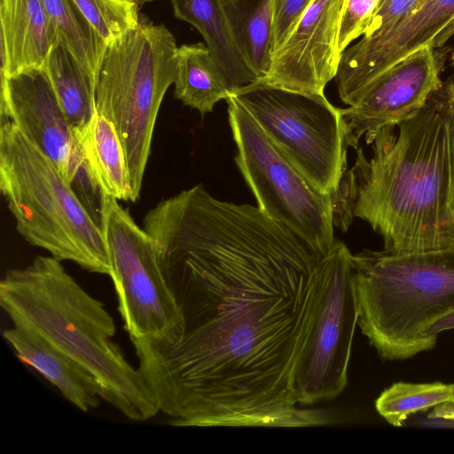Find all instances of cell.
Returning a JSON list of instances; mask_svg holds the SVG:
<instances>
[{
  "mask_svg": "<svg viewBox=\"0 0 454 454\" xmlns=\"http://www.w3.org/2000/svg\"><path fill=\"white\" fill-rule=\"evenodd\" d=\"M313 0H271L274 52L288 37Z\"/></svg>",
  "mask_w": 454,
  "mask_h": 454,
  "instance_id": "obj_26",
  "label": "cell"
},
{
  "mask_svg": "<svg viewBox=\"0 0 454 454\" xmlns=\"http://www.w3.org/2000/svg\"><path fill=\"white\" fill-rule=\"evenodd\" d=\"M276 150L317 189L333 195L347 168L342 108L324 93L298 91L258 79L232 94Z\"/></svg>",
  "mask_w": 454,
  "mask_h": 454,
  "instance_id": "obj_7",
  "label": "cell"
},
{
  "mask_svg": "<svg viewBox=\"0 0 454 454\" xmlns=\"http://www.w3.org/2000/svg\"><path fill=\"white\" fill-rule=\"evenodd\" d=\"M143 225L184 329L176 343L130 340L171 424H328L293 392L326 255L258 207L220 200L201 184L160 201Z\"/></svg>",
  "mask_w": 454,
  "mask_h": 454,
  "instance_id": "obj_1",
  "label": "cell"
},
{
  "mask_svg": "<svg viewBox=\"0 0 454 454\" xmlns=\"http://www.w3.org/2000/svg\"><path fill=\"white\" fill-rule=\"evenodd\" d=\"M358 317L352 254L336 239L322 262L313 318L294 367L299 405L330 401L344 390Z\"/></svg>",
  "mask_w": 454,
  "mask_h": 454,
  "instance_id": "obj_10",
  "label": "cell"
},
{
  "mask_svg": "<svg viewBox=\"0 0 454 454\" xmlns=\"http://www.w3.org/2000/svg\"><path fill=\"white\" fill-rule=\"evenodd\" d=\"M0 189L18 232L59 261L110 275L100 223L55 165L11 121L1 118Z\"/></svg>",
  "mask_w": 454,
  "mask_h": 454,
  "instance_id": "obj_5",
  "label": "cell"
},
{
  "mask_svg": "<svg viewBox=\"0 0 454 454\" xmlns=\"http://www.w3.org/2000/svg\"><path fill=\"white\" fill-rule=\"evenodd\" d=\"M74 134L88 172L100 194L131 201L126 155L113 122L96 110L88 124Z\"/></svg>",
  "mask_w": 454,
  "mask_h": 454,
  "instance_id": "obj_18",
  "label": "cell"
},
{
  "mask_svg": "<svg viewBox=\"0 0 454 454\" xmlns=\"http://www.w3.org/2000/svg\"><path fill=\"white\" fill-rule=\"evenodd\" d=\"M118 201L101 193L99 218L124 329L130 339L176 343L184 318L155 243Z\"/></svg>",
  "mask_w": 454,
  "mask_h": 454,
  "instance_id": "obj_8",
  "label": "cell"
},
{
  "mask_svg": "<svg viewBox=\"0 0 454 454\" xmlns=\"http://www.w3.org/2000/svg\"><path fill=\"white\" fill-rule=\"evenodd\" d=\"M235 46L246 67L264 78L271 65L273 14L271 0H222Z\"/></svg>",
  "mask_w": 454,
  "mask_h": 454,
  "instance_id": "obj_19",
  "label": "cell"
},
{
  "mask_svg": "<svg viewBox=\"0 0 454 454\" xmlns=\"http://www.w3.org/2000/svg\"><path fill=\"white\" fill-rule=\"evenodd\" d=\"M452 61H453V64H454V53L452 55Z\"/></svg>",
  "mask_w": 454,
  "mask_h": 454,
  "instance_id": "obj_30",
  "label": "cell"
},
{
  "mask_svg": "<svg viewBox=\"0 0 454 454\" xmlns=\"http://www.w3.org/2000/svg\"><path fill=\"white\" fill-rule=\"evenodd\" d=\"M344 1L313 0L273 53L269 73L262 80L294 90L324 93L340 59L338 32Z\"/></svg>",
  "mask_w": 454,
  "mask_h": 454,
  "instance_id": "obj_14",
  "label": "cell"
},
{
  "mask_svg": "<svg viewBox=\"0 0 454 454\" xmlns=\"http://www.w3.org/2000/svg\"><path fill=\"white\" fill-rule=\"evenodd\" d=\"M175 98L202 116L226 99L231 90L213 56L203 43L182 44L177 50Z\"/></svg>",
  "mask_w": 454,
  "mask_h": 454,
  "instance_id": "obj_20",
  "label": "cell"
},
{
  "mask_svg": "<svg viewBox=\"0 0 454 454\" xmlns=\"http://www.w3.org/2000/svg\"><path fill=\"white\" fill-rule=\"evenodd\" d=\"M130 1H133L135 2L138 6H141L146 3H149V2H152L153 0H130Z\"/></svg>",
  "mask_w": 454,
  "mask_h": 454,
  "instance_id": "obj_29",
  "label": "cell"
},
{
  "mask_svg": "<svg viewBox=\"0 0 454 454\" xmlns=\"http://www.w3.org/2000/svg\"><path fill=\"white\" fill-rule=\"evenodd\" d=\"M0 305L15 326L28 329L88 370L101 398L125 417L144 421L159 411L142 376L113 340L114 318L66 270L61 261L36 256L8 270L0 282Z\"/></svg>",
  "mask_w": 454,
  "mask_h": 454,
  "instance_id": "obj_3",
  "label": "cell"
},
{
  "mask_svg": "<svg viewBox=\"0 0 454 454\" xmlns=\"http://www.w3.org/2000/svg\"><path fill=\"white\" fill-rule=\"evenodd\" d=\"M452 153H453V169H454V109L452 114Z\"/></svg>",
  "mask_w": 454,
  "mask_h": 454,
  "instance_id": "obj_28",
  "label": "cell"
},
{
  "mask_svg": "<svg viewBox=\"0 0 454 454\" xmlns=\"http://www.w3.org/2000/svg\"><path fill=\"white\" fill-rule=\"evenodd\" d=\"M1 118L19 129L55 165L92 210L100 192L91 179L74 131L44 68L1 77Z\"/></svg>",
  "mask_w": 454,
  "mask_h": 454,
  "instance_id": "obj_11",
  "label": "cell"
},
{
  "mask_svg": "<svg viewBox=\"0 0 454 454\" xmlns=\"http://www.w3.org/2000/svg\"><path fill=\"white\" fill-rule=\"evenodd\" d=\"M454 35V0H424L411 14L347 48L336 81L359 96L386 70L422 47L441 48Z\"/></svg>",
  "mask_w": 454,
  "mask_h": 454,
  "instance_id": "obj_13",
  "label": "cell"
},
{
  "mask_svg": "<svg viewBox=\"0 0 454 454\" xmlns=\"http://www.w3.org/2000/svg\"><path fill=\"white\" fill-rule=\"evenodd\" d=\"M55 43L42 0H0L1 77L44 68Z\"/></svg>",
  "mask_w": 454,
  "mask_h": 454,
  "instance_id": "obj_15",
  "label": "cell"
},
{
  "mask_svg": "<svg viewBox=\"0 0 454 454\" xmlns=\"http://www.w3.org/2000/svg\"><path fill=\"white\" fill-rule=\"evenodd\" d=\"M380 0H345L338 32V51L341 54L356 38L364 35Z\"/></svg>",
  "mask_w": 454,
  "mask_h": 454,
  "instance_id": "obj_25",
  "label": "cell"
},
{
  "mask_svg": "<svg viewBox=\"0 0 454 454\" xmlns=\"http://www.w3.org/2000/svg\"><path fill=\"white\" fill-rule=\"evenodd\" d=\"M176 19L203 36L232 94L258 78L246 67L233 42L222 0H171Z\"/></svg>",
  "mask_w": 454,
  "mask_h": 454,
  "instance_id": "obj_17",
  "label": "cell"
},
{
  "mask_svg": "<svg viewBox=\"0 0 454 454\" xmlns=\"http://www.w3.org/2000/svg\"><path fill=\"white\" fill-rule=\"evenodd\" d=\"M378 413L393 427L410 415L434 408L433 417L454 419V384L395 382L377 398Z\"/></svg>",
  "mask_w": 454,
  "mask_h": 454,
  "instance_id": "obj_22",
  "label": "cell"
},
{
  "mask_svg": "<svg viewBox=\"0 0 454 454\" xmlns=\"http://www.w3.org/2000/svg\"><path fill=\"white\" fill-rule=\"evenodd\" d=\"M358 325L383 359L434 348L427 329L454 311V247L416 253L352 254Z\"/></svg>",
  "mask_w": 454,
  "mask_h": 454,
  "instance_id": "obj_4",
  "label": "cell"
},
{
  "mask_svg": "<svg viewBox=\"0 0 454 454\" xmlns=\"http://www.w3.org/2000/svg\"><path fill=\"white\" fill-rule=\"evenodd\" d=\"M99 36L108 45L139 22V6L130 0H74Z\"/></svg>",
  "mask_w": 454,
  "mask_h": 454,
  "instance_id": "obj_24",
  "label": "cell"
},
{
  "mask_svg": "<svg viewBox=\"0 0 454 454\" xmlns=\"http://www.w3.org/2000/svg\"><path fill=\"white\" fill-rule=\"evenodd\" d=\"M176 42L164 24L140 14L138 25L106 46L96 84V109L114 125L126 155L131 202L140 196L163 98L174 84Z\"/></svg>",
  "mask_w": 454,
  "mask_h": 454,
  "instance_id": "obj_6",
  "label": "cell"
},
{
  "mask_svg": "<svg viewBox=\"0 0 454 454\" xmlns=\"http://www.w3.org/2000/svg\"><path fill=\"white\" fill-rule=\"evenodd\" d=\"M56 35L76 61L98 80L106 43L74 0H42Z\"/></svg>",
  "mask_w": 454,
  "mask_h": 454,
  "instance_id": "obj_23",
  "label": "cell"
},
{
  "mask_svg": "<svg viewBox=\"0 0 454 454\" xmlns=\"http://www.w3.org/2000/svg\"><path fill=\"white\" fill-rule=\"evenodd\" d=\"M454 329V311L442 317L434 323L427 331V334L437 340V335L446 330Z\"/></svg>",
  "mask_w": 454,
  "mask_h": 454,
  "instance_id": "obj_27",
  "label": "cell"
},
{
  "mask_svg": "<svg viewBox=\"0 0 454 454\" xmlns=\"http://www.w3.org/2000/svg\"><path fill=\"white\" fill-rule=\"evenodd\" d=\"M16 356L33 367L82 411L99 405L102 388L83 366L34 332L13 325L3 332Z\"/></svg>",
  "mask_w": 454,
  "mask_h": 454,
  "instance_id": "obj_16",
  "label": "cell"
},
{
  "mask_svg": "<svg viewBox=\"0 0 454 454\" xmlns=\"http://www.w3.org/2000/svg\"><path fill=\"white\" fill-rule=\"evenodd\" d=\"M443 63L436 49L422 47L378 76L354 105L342 108L348 146L356 150L362 137L370 145L380 129L416 114L443 86Z\"/></svg>",
  "mask_w": 454,
  "mask_h": 454,
  "instance_id": "obj_12",
  "label": "cell"
},
{
  "mask_svg": "<svg viewBox=\"0 0 454 454\" xmlns=\"http://www.w3.org/2000/svg\"><path fill=\"white\" fill-rule=\"evenodd\" d=\"M454 82L412 117L380 129L367 159L356 149L350 172L353 214L380 234L384 250L416 253L454 247Z\"/></svg>",
  "mask_w": 454,
  "mask_h": 454,
  "instance_id": "obj_2",
  "label": "cell"
},
{
  "mask_svg": "<svg viewBox=\"0 0 454 454\" xmlns=\"http://www.w3.org/2000/svg\"><path fill=\"white\" fill-rule=\"evenodd\" d=\"M44 69L74 131L85 127L97 110L95 79L58 41L50 51Z\"/></svg>",
  "mask_w": 454,
  "mask_h": 454,
  "instance_id": "obj_21",
  "label": "cell"
},
{
  "mask_svg": "<svg viewBox=\"0 0 454 454\" xmlns=\"http://www.w3.org/2000/svg\"><path fill=\"white\" fill-rule=\"evenodd\" d=\"M226 101L238 149L235 161L257 207L327 255L336 240L332 195L317 189L276 150L233 96L230 95Z\"/></svg>",
  "mask_w": 454,
  "mask_h": 454,
  "instance_id": "obj_9",
  "label": "cell"
}]
</instances>
